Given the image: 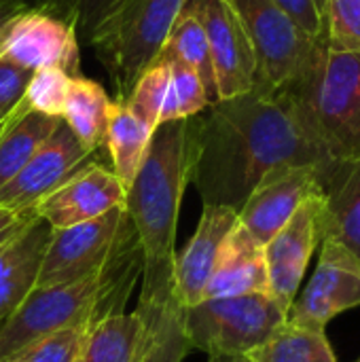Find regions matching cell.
Here are the masks:
<instances>
[{"mask_svg": "<svg viewBox=\"0 0 360 362\" xmlns=\"http://www.w3.org/2000/svg\"><path fill=\"white\" fill-rule=\"evenodd\" d=\"M93 151L85 148L72 129L59 119L51 136L38 146L19 174L0 189V206L19 214L34 212L51 191L72 174L93 161Z\"/></svg>", "mask_w": 360, "mask_h": 362, "instance_id": "obj_10", "label": "cell"}, {"mask_svg": "<svg viewBox=\"0 0 360 362\" xmlns=\"http://www.w3.org/2000/svg\"><path fill=\"white\" fill-rule=\"evenodd\" d=\"M191 182L204 206L240 210L265 174L282 165L335 168L301 123L284 91L219 100L189 119Z\"/></svg>", "mask_w": 360, "mask_h": 362, "instance_id": "obj_1", "label": "cell"}, {"mask_svg": "<svg viewBox=\"0 0 360 362\" xmlns=\"http://www.w3.org/2000/svg\"><path fill=\"white\" fill-rule=\"evenodd\" d=\"M51 227L36 218L25 231L0 246V325L34 291Z\"/></svg>", "mask_w": 360, "mask_h": 362, "instance_id": "obj_18", "label": "cell"}, {"mask_svg": "<svg viewBox=\"0 0 360 362\" xmlns=\"http://www.w3.org/2000/svg\"><path fill=\"white\" fill-rule=\"evenodd\" d=\"M36 218L38 216L34 212L19 214V212H13V210L0 206V246H4L6 242L17 238L21 231H25Z\"/></svg>", "mask_w": 360, "mask_h": 362, "instance_id": "obj_35", "label": "cell"}, {"mask_svg": "<svg viewBox=\"0 0 360 362\" xmlns=\"http://www.w3.org/2000/svg\"><path fill=\"white\" fill-rule=\"evenodd\" d=\"M110 98L102 85L85 76H72L62 121L72 129L81 144L93 153L106 140Z\"/></svg>", "mask_w": 360, "mask_h": 362, "instance_id": "obj_23", "label": "cell"}, {"mask_svg": "<svg viewBox=\"0 0 360 362\" xmlns=\"http://www.w3.org/2000/svg\"><path fill=\"white\" fill-rule=\"evenodd\" d=\"M0 59L32 72L55 66L79 76V36L53 15L21 8L0 28Z\"/></svg>", "mask_w": 360, "mask_h": 362, "instance_id": "obj_12", "label": "cell"}, {"mask_svg": "<svg viewBox=\"0 0 360 362\" xmlns=\"http://www.w3.org/2000/svg\"><path fill=\"white\" fill-rule=\"evenodd\" d=\"M248 356L252 362H337L325 331L297 327L289 320Z\"/></svg>", "mask_w": 360, "mask_h": 362, "instance_id": "obj_26", "label": "cell"}, {"mask_svg": "<svg viewBox=\"0 0 360 362\" xmlns=\"http://www.w3.org/2000/svg\"><path fill=\"white\" fill-rule=\"evenodd\" d=\"M257 57V87L284 91L306 68L318 38L306 34L274 0H225Z\"/></svg>", "mask_w": 360, "mask_h": 362, "instance_id": "obj_8", "label": "cell"}, {"mask_svg": "<svg viewBox=\"0 0 360 362\" xmlns=\"http://www.w3.org/2000/svg\"><path fill=\"white\" fill-rule=\"evenodd\" d=\"M208 362H252L246 354H210Z\"/></svg>", "mask_w": 360, "mask_h": 362, "instance_id": "obj_37", "label": "cell"}, {"mask_svg": "<svg viewBox=\"0 0 360 362\" xmlns=\"http://www.w3.org/2000/svg\"><path fill=\"white\" fill-rule=\"evenodd\" d=\"M191 346L185 335V308L172 303L155 322L138 362H182Z\"/></svg>", "mask_w": 360, "mask_h": 362, "instance_id": "obj_28", "label": "cell"}, {"mask_svg": "<svg viewBox=\"0 0 360 362\" xmlns=\"http://www.w3.org/2000/svg\"><path fill=\"white\" fill-rule=\"evenodd\" d=\"M161 51L170 53V55H176L187 66H191L197 72V76L202 78L208 104L219 102V91H216V78H214V66H212L208 38H206L202 21L197 19V15L193 11H189L187 6L182 8L180 17L172 25V32H170V36H168Z\"/></svg>", "mask_w": 360, "mask_h": 362, "instance_id": "obj_25", "label": "cell"}, {"mask_svg": "<svg viewBox=\"0 0 360 362\" xmlns=\"http://www.w3.org/2000/svg\"><path fill=\"white\" fill-rule=\"evenodd\" d=\"M327 170L318 165H282L261 178L238 210L240 225L259 242L267 244L297 212V208L323 189Z\"/></svg>", "mask_w": 360, "mask_h": 362, "instance_id": "obj_14", "label": "cell"}, {"mask_svg": "<svg viewBox=\"0 0 360 362\" xmlns=\"http://www.w3.org/2000/svg\"><path fill=\"white\" fill-rule=\"evenodd\" d=\"M151 136L153 129L140 117H136L125 102H110L104 144L112 159V172L121 180L125 191L136 178V172L149 148Z\"/></svg>", "mask_w": 360, "mask_h": 362, "instance_id": "obj_22", "label": "cell"}, {"mask_svg": "<svg viewBox=\"0 0 360 362\" xmlns=\"http://www.w3.org/2000/svg\"><path fill=\"white\" fill-rule=\"evenodd\" d=\"M323 189L310 195L291 221L263 246L267 267V295L286 312L299 295V284L320 244Z\"/></svg>", "mask_w": 360, "mask_h": 362, "instance_id": "obj_11", "label": "cell"}, {"mask_svg": "<svg viewBox=\"0 0 360 362\" xmlns=\"http://www.w3.org/2000/svg\"><path fill=\"white\" fill-rule=\"evenodd\" d=\"M323 2H325V0H316V4H318V8H320V13H323Z\"/></svg>", "mask_w": 360, "mask_h": 362, "instance_id": "obj_39", "label": "cell"}, {"mask_svg": "<svg viewBox=\"0 0 360 362\" xmlns=\"http://www.w3.org/2000/svg\"><path fill=\"white\" fill-rule=\"evenodd\" d=\"M284 93L331 163L360 159V51H333L320 36Z\"/></svg>", "mask_w": 360, "mask_h": 362, "instance_id": "obj_4", "label": "cell"}, {"mask_svg": "<svg viewBox=\"0 0 360 362\" xmlns=\"http://www.w3.org/2000/svg\"><path fill=\"white\" fill-rule=\"evenodd\" d=\"M185 4L187 0H123L93 32L89 45L108 70L119 102L127 100L159 57Z\"/></svg>", "mask_w": 360, "mask_h": 362, "instance_id": "obj_5", "label": "cell"}, {"mask_svg": "<svg viewBox=\"0 0 360 362\" xmlns=\"http://www.w3.org/2000/svg\"><path fill=\"white\" fill-rule=\"evenodd\" d=\"M125 193L112 170L91 161L38 202L34 214L51 229H66L125 208Z\"/></svg>", "mask_w": 360, "mask_h": 362, "instance_id": "obj_15", "label": "cell"}, {"mask_svg": "<svg viewBox=\"0 0 360 362\" xmlns=\"http://www.w3.org/2000/svg\"><path fill=\"white\" fill-rule=\"evenodd\" d=\"M185 6L204 25L219 100L252 91L257 87V57L233 8L225 0H187Z\"/></svg>", "mask_w": 360, "mask_h": 362, "instance_id": "obj_13", "label": "cell"}, {"mask_svg": "<svg viewBox=\"0 0 360 362\" xmlns=\"http://www.w3.org/2000/svg\"><path fill=\"white\" fill-rule=\"evenodd\" d=\"M21 8H23V6H21L17 0H0V28H2L13 15H17Z\"/></svg>", "mask_w": 360, "mask_h": 362, "instance_id": "obj_36", "label": "cell"}, {"mask_svg": "<svg viewBox=\"0 0 360 362\" xmlns=\"http://www.w3.org/2000/svg\"><path fill=\"white\" fill-rule=\"evenodd\" d=\"M267 293L265 250L238 221L227 235L204 299Z\"/></svg>", "mask_w": 360, "mask_h": 362, "instance_id": "obj_17", "label": "cell"}, {"mask_svg": "<svg viewBox=\"0 0 360 362\" xmlns=\"http://www.w3.org/2000/svg\"><path fill=\"white\" fill-rule=\"evenodd\" d=\"M323 250L316 272L301 295L295 297L286 320L312 331L360 305V261L335 240H320Z\"/></svg>", "mask_w": 360, "mask_h": 362, "instance_id": "obj_9", "label": "cell"}, {"mask_svg": "<svg viewBox=\"0 0 360 362\" xmlns=\"http://www.w3.org/2000/svg\"><path fill=\"white\" fill-rule=\"evenodd\" d=\"M93 325H76L47 335L13 362H76L83 354L87 333Z\"/></svg>", "mask_w": 360, "mask_h": 362, "instance_id": "obj_31", "label": "cell"}, {"mask_svg": "<svg viewBox=\"0 0 360 362\" xmlns=\"http://www.w3.org/2000/svg\"><path fill=\"white\" fill-rule=\"evenodd\" d=\"M157 59H163L170 68L172 81H174V89H176V98H178V110H180V119H191L195 115H199L202 110H206L208 98H206V89L202 85V78L197 76V72L187 66L182 59H178L176 55L170 53H159Z\"/></svg>", "mask_w": 360, "mask_h": 362, "instance_id": "obj_32", "label": "cell"}, {"mask_svg": "<svg viewBox=\"0 0 360 362\" xmlns=\"http://www.w3.org/2000/svg\"><path fill=\"white\" fill-rule=\"evenodd\" d=\"M149 335L151 322L138 310L108 314L89 329L81 362H138Z\"/></svg>", "mask_w": 360, "mask_h": 362, "instance_id": "obj_20", "label": "cell"}, {"mask_svg": "<svg viewBox=\"0 0 360 362\" xmlns=\"http://www.w3.org/2000/svg\"><path fill=\"white\" fill-rule=\"evenodd\" d=\"M136 274H142L140 250L83 282L34 288L0 325V362H13L55 331L95 325L104 316L121 312Z\"/></svg>", "mask_w": 360, "mask_h": 362, "instance_id": "obj_3", "label": "cell"}, {"mask_svg": "<svg viewBox=\"0 0 360 362\" xmlns=\"http://www.w3.org/2000/svg\"><path fill=\"white\" fill-rule=\"evenodd\" d=\"M356 362H360V358H359V361H356Z\"/></svg>", "mask_w": 360, "mask_h": 362, "instance_id": "obj_41", "label": "cell"}, {"mask_svg": "<svg viewBox=\"0 0 360 362\" xmlns=\"http://www.w3.org/2000/svg\"><path fill=\"white\" fill-rule=\"evenodd\" d=\"M70 78L72 76L66 70L55 66L34 70L23 93L25 104L36 112L62 119L70 89Z\"/></svg>", "mask_w": 360, "mask_h": 362, "instance_id": "obj_30", "label": "cell"}, {"mask_svg": "<svg viewBox=\"0 0 360 362\" xmlns=\"http://www.w3.org/2000/svg\"><path fill=\"white\" fill-rule=\"evenodd\" d=\"M306 34L312 38L323 36V13L316 0H274Z\"/></svg>", "mask_w": 360, "mask_h": 362, "instance_id": "obj_34", "label": "cell"}, {"mask_svg": "<svg viewBox=\"0 0 360 362\" xmlns=\"http://www.w3.org/2000/svg\"><path fill=\"white\" fill-rule=\"evenodd\" d=\"M23 8H36L68 23L87 42L123 0H17Z\"/></svg>", "mask_w": 360, "mask_h": 362, "instance_id": "obj_27", "label": "cell"}, {"mask_svg": "<svg viewBox=\"0 0 360 362\" xmlns=\"http://www.w3.org/2000/svg\"><path fill=\"white\" fill-rule=\"evenodd\" d=\"M189 119L153 129L144 159L125 193V210L142 252V291L138 312L155 322L174 297V240L182 195L191 182Z\"/></svg>", "mask_w": 360, "mask_h": 362, "instance_id": "obj_2", "label": "cell"}, {"mask_svg": "<svg viewBox=\"0 0 360 362\" xmlns=\"http://www.w3.org/2000/svg\"><path fill=\"white\" fill-rule=\"evenodd\" d=\"M57 123V117L32 110L23 98L0 121V189L19 174Z\"/></svg>", "mask_w": 360, "mask_h": 362, "instance_id": "obj_21", "label": "cell"}, {"mask_svg": "<svg viewBox=\"0 0 360 362\" xmlns=\"http://www.w3.org/2000/svg\"><path fill=\"white\" fill-rule=\"evenodd\" d=\"M125 104L151 129H155L161 123L180 119L174 81L163 59H155L153 66L138 78Z\"/></svg>", "mask_w": 360, "mask_h": 362, "instance_id": "obj_24", "label": "cell"}, {"mask_svg": "<svg viewBox=\"0 0 360 362\" xmlns=\"http://www.w3.org/2000/svg\"><path fill=\"white\" fill-rule=\"evenodd\" d=\"M238 225V210L227 206H204L197 229L174 261V297L180 308L204 301L221 248Z\"/></svg>", "mask_w": 360, "mask_h": 362, "instance_id": "obj_16", "label": "cell"}, {"mask_svg": "<svg viewBox=\"0 0 360 362\" xmlns=\"http://www.w3.org/2000/svg\"><path fill=\"white\" fill-rule=\"evenodd\" d=\"M286 312L267 293L204 299L185 308L191 350L210 354H252L282 325Z\"/></svg>", "mask_w": 360, "mask_h": 362, "instance_id": "obj_7", "label": "cell"}, {"mask_svg": "<svg viewBox=\"0 0 360 362\" xmlns=\"http://www.w3.org/2000/svg\"><path fill=\"white\" fill-rule=\"evenodd\" d=\"M323 240H335L360 261V159L337 163L323 182Z\"/></svg>", "mask_w": 360, "mask_h": 362, "instance_id": "obj_19", "label": "cell"}, {"mask_svg": "<svg viewBox=\"0 0 360 362\" xmlns=\"http://www.w3.org/2000/svg\"><path fill=\"white\" fill-rule=\"evenodd\" d=\"M140 250L125 208L66 229H51L34 288L83 282Z\"/></svg>", "mask_w": 360, "mask_h": 362, "instance_id": "obj_6", "label": "cell"}, {"mask_svg": "<svg viewBox=\"0 0 360 362\" xmlns=\"http://www.w3.org/2000/svg\"><path fill=\"white\" fill-rule=\"evenodd\" d=\"M76 362H81V358H79V361H76Z\"/></svg>", "mask_w": 360, "mask_h": 362, "instance_id": "obj_40", "label": "cell"}, {"mask_svg": "<svg viewBox=\"0 0 360 362\" xmlns=\"http://www.w3.org/2000/svg\"><path fill=\"white\" fill-rule=\"evenodd\" d=\"M8 112H11V110H8ZM8 112H4V110H0V121H2V119H4V117L8 115Z\"/></svg>", "mask_w": 360, "mask_h": 362, "instance_id": "obj_38", "label": "cell"}, {"mask_svg": "<svg viewBox=\"0 0 360 362\" xmlns=\"http://www.w3.org/2000/svg\"><path fill=\"white\" fill-rule=\"evenodd\" d=\"M32 70H25L8 59H0V110H13L25 93Z\"/></svg>", "mask_w": 360, "mask_h": 362, "instance_id": "obj_33", "label": "cell"}, {"mask_svg": "<svg viewBox=\"0 0 360 362\" xmlns=\"http://www.w3.org/2000/svg\"><path fill=\"white\" fill-rule=\"evenodd\" d=\"M323 40L333 51H360V0L323 2Z\"/></svg>", "mask_w": 360, "mask_h": 362, "instance_id": "obj_29", "label": "cell"}]
</instances>
